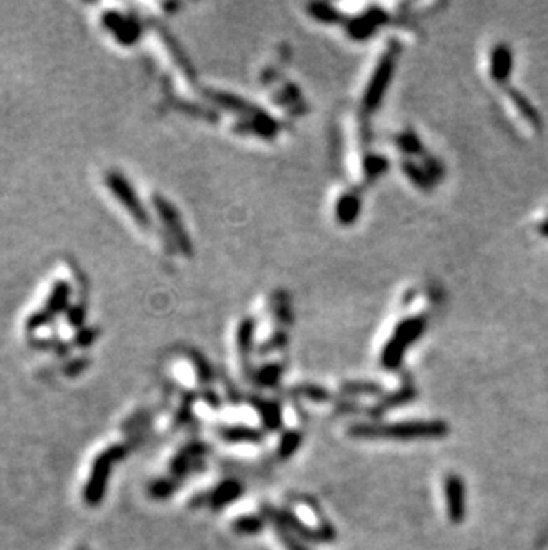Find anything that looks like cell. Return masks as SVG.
<instances>
[{
    "label": "cell",
    "mask_w": 548,
    "mask_h": 550,
    "mask_svg": "<svg viewBox=\"0 0 548 550\" xmlns=\"http://www.w3.org/2000/svg\"><path fill=\"white\" fill-rule=\"evenodd\" d=\"M107 182H109V189L112 191V194L118 198V201H122L123 207L132 214V217H136V221H139L141 224L148 223V216H146L145 209H143V205L139 203V200H137L136 193L132 191L130 184L126 182L122 175L111 173V175L107 177Z\"/></svg>",
    "instance_id": "277c9868"
},
{
    "label": "cell",
    "mask_w": 548,
    "mask_h": 550,
    "mask_svg": "<svg viewBox=\"0 0 548 550\" xmlns=\"http://www.w3.org/2000/svg\"><path fill=\"white\" fill-rule=\"evenodd\" d=\"M233 529L237 532H242V535H255V532L262 531L263 522L259 516H242L233 524Z\"/></svg>",
    "instance_id": "9c48e42d"
},
{
    "label": "cell",
    "mask_w": 548,
    "mask_h": 550,
    "mask_svg": "<svg viewBox=\"0 0 548 550\" xmlns=\"http://www.w3.org/2000/svg\"><path fill=\"white\" fill-rule=\"evenodd\" d=\"M221 437L228 440L230 444H239V442H249V444H256L262 438V433L256 431L253 428H244V426H237V428H228L221 431Z\"/></svg>",
    "instance_id": "52a82bcc"
},
{
    "label": "cell",
    "mask_w": 548,
    "mask_h": 550,
    "mask_svg": "<svg viewBox=\"0 0 548 550\" xmlns=\"http://www.w3.org/2000/svg\"><path fill=\"white\" fill-rule=\"evenodd\" d=\"M276 531H278L280 538H282L283 545L287 546V550H308V549H305V546L301 545V543L297 542L296 538H294L292 532H290L289 529L283 527V525H280V524H278V527H276Z\"/></svg>",
    "instance_id": "8fae6325"
},
{
    "label": "cell",
    "mask_w": 548,
    "mask_h": 550,
    "mask_svg": "<svg viewBox=\"0 0 548 550\" xmlns=\"http://www.w3.org/2000/svg\"><path fill=\"white\" fill-rule=\"evenodd\" d=\"M445 490L447 513L452 524H461L467 516V494H464V482L457 474H449L443 481Z\"/></svg>",
    "instance_id": "3957f363"
},
{
    "label": "cell",
    "mask_w": 548,
    "mask_h": 550,
    "mask_svg": "<svg viewBox=\"0 0 548 550\" xmlns=\"http://www.w3.org/2000/svg\"><path fill=\"white\" fill-rule=\"evenodd\" d=\"M540 231H541V236L548 237V219L544 221V223H541V226H540Z\"/></svg>",
    "instance_id": "4fadbf2b"
},
{
    "label": "cell",
    "mask_w": 548,
    "mask_h": 550,
    "mask_svg": "<svg viewBox=\"0 0 548 550\" xmlns=\"http://www.w3.org/2000/svg\"><path fill=\"white\" fill-rule=\"evenodd\" d=\"M351 435L358 438H399V440H415V438H440L449 433V426L442 421H410L396 424L379 426H353Z\"/></svg>",
    "instance_id": "6da1fadb"
},
{
    "label": "cell",
    "mask_w": 548,
    "mask_h": 550,
    "mask_svg": "<svg viewBox=\"0 0 548 550\" xmlns=\"http://www.w3.org/2000/svg\"><path fill=\"white\" fill-rule=\"evenodd\" d=\"M66 296H68V283H65V281H63V283H58V287L53 288L50 307H52V308L65 307Z\"/></svg>",
    "instance_id": "7c38bea8"
},
{
    "label": "cell",
    "mask_w": 548,
    "mask_h": 550,
    "mask_svg": "<svg viewBox=\"0 0 548 550\" xmlns=\"http://www.w3.org/2000/svg\"><path fill=\"white\" fill-rule=\"evenodd\" d=\"M82 550H84V549H82Z\"/></svg>",
    "instance_id": "5bb4252c"
},
{
    "label": "cell",
    "mask_w": 548,
    "mask_h": 550,
    "mask_svg": "<svg viewBox=\"0 0 548 550\" xmlns=\"http://www.w3.org/2000/svg\"><path fill=\"white\" fill-rule=\"evenodd\" d=\"M511 66H513V53L506 45H499L493 50V57H491V75L495 80H506L511 73Z\"/></svg>",
    "instance_id": "5b68a950"
},
{
    "label": "cell",
    "mask_w": 548,
    "mask_h": 550,
    "mask_svg": "<svg viewBox=\"0 0 548 550\" xmlns=\"http://www.w3.org/2000/svg\"><path fill=\"white\" fill-rule=\"evenodd\" d=\"M123 454H125V449L123 447H109L107 451L100 452L98 458L93 463L91 475H89L88 485H86L84 490L86 504L96 506L102 501L103 494H105L107 481H109V475H111L112 465L118 459H122Z\"/></svg>",
    "instance_id": "7a4b0ae2"
},
{
    "label": "cell",
    "mask_w": 548,
    "mask_h": 550,
    "mask_svg": "<svg viewBox=\"0 0 548 550\" xmlns=\"http://www.w3.org/2000/svg\"><path fill=\"white\" fill-rule=\"evenodd\" d=\"M242 494V486L237 481H226L223 485L217 486L214 490V494L210 495V504L212 508H225L230 502H235L239 499V495Z\"/></svg>",
    "instance_id": "8992f818"
},
{
    "label": "cell",
    "mask_w": 548,
    "mask_h": 550,
    "mask_svg": "<svg viewBox=\"0 0 548 550\" xmlns=\"http://www.w3.org/2000/svg\"><path fill=\"white\" fill-rule=\"evenodd\" d=\"M511 98H513L514 105L520 109V113L523 114V118H526L527 122L533 123L534 127H541V120H540V116H537V110L534 109V107L530 105V103L527 102V100L523 98L522 95H520V93L513 91L511 93Z\"/></svg>",
    "instance_id": "ba28073f"
},
{
    "label": "cell",
    "mask_w": 548,
    "mask_h": 550,
    "mask_svg": "<svg viewBox=\"0 0 548 550\" xmlns=\"http://www.w3.org/2000/svg\"><path fill=\"white\" fill-rule=\"evenodd\" d=\"M299 445H301V435H299V433H296V431L287 433L285 437H283L282 444H280V451H278L280 458H282V459L290 458V456H292L294 452H296L297 449H299Z\"/></svg>",
    "instance_id": "30bf717a"
}]
</instances>
